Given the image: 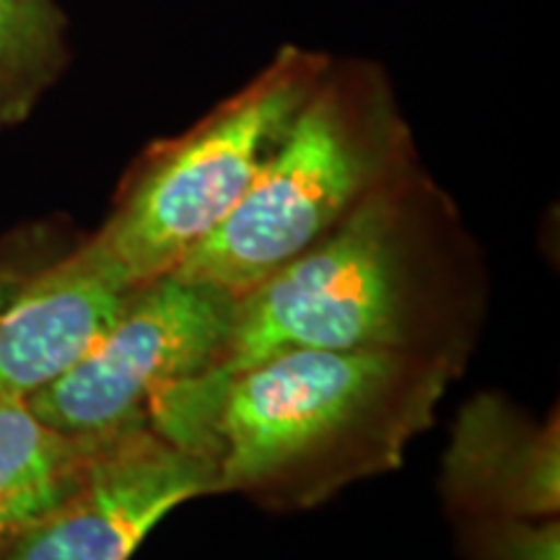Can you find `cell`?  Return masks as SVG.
Returning <instances> with one entry per match:
<instances>
[{
	"label": "cell",
	"instance_id": "cell-9",
	"mask_svg": "<svg viewBox=\"0 0 560 560\" xmlns=\"http://www.w3.org/2000/svg\"><path fill=\"white\" fill-rule=\"evenodd\" d=\"M112 436H68L0 400V552L81 488Z\"/></svg>",
	"mask_w": 560,
	"mask_h": 560
},
{
	"label": "cell",
	"instance_id": "cell-6",
	"mask_svg": "<svg viewBox=\"0 0 560 560\" xmlns=\"http://www.w3.org/2000/svg\"><path fill=\"white\" fill-rule=\"evenodd\" d=\"M219 493L206 457L151 425L112 436L70 499L0 552V560H130L170 511Z\"/></svg>",
	"mask_w": 560,
	"mask_h": 560
},
{
	"label": "cell",
	"instance_id": "cell-11",
	"mask_svg": "<svg viewBox=\"0 0 560 560\" xmlns=\"http://www.w3.org/2000/svg\"><path fill=\"white\" fill-rule=\"evenodd\" d=\"M467 560H560V524L550 520H457Z\"/></svg>",
	"mask_w": 560,
	"mask_h": 560
},
{
	"label": "cell",
	"instance_id": "cell-5",
	"mask_svg": "<svg viewBox=\"0 0 560 560\" xmlns=\"http://www.w3.org/2000/svg\"><path fill=\"white\" fill-rule=\"evenodd\" d=\"M234 296L198 280L140 283L89 353L26 397L34 416L68 436H112L149 425L151 402L210 366L231 330Z\"/></svg>",
	"mask_w": 560,
	"mask_h": 560
},
{
	"label": "cell",
	"instance_id": "cell-12",
	"mask_svg": "<svg viewBox=\"0 0 560 560\" xmlns=\"http://www.w3.org/2000/svg\"><path fill=\"white\" fill-rule=\"evenodd\" d=\"M39 249L32 244H24L19 249L0 252V314L9 310V304L16 299V293L24 289V283L37 272L42 265L50 260H39Z\"/></svg>",
	"mask_w": 560,
	"mask_h": 560
},
{
	"label": "cell",
	"instance_id": "cell-10",
	"mask_svg": "<svg viewBox=\"0 0 560 560\" xmlns=\"http://www.w3.org/2000/svg\"><path fill=\"white\" fill-rule=\"evenodd\" d=\"M66 26L55 0H0V128L24 122L60 79Z\"/></svg>",
	"mask_w": 560,
	"mask_h": 560
},
{
	"label": "cell",
	"instance_id": "cell-1",
	"mask_svg": "<svg viewBox=\"0 0 560 560\" xmlns=\"http://www.w3.org/2000/svg\"><path fill=\"white\" fill-rule=\"evenodd\" d=\"M486 306L478 247L452 200L412 161L327 240L242 293L219 355L161 392L145 423L206 457L229 382L289 350H397L467 369Z\"/></svg>",
	"mask_w": 560,
	"mask_h": 560
},
{
	"label": "cell",
	"instance_id": "cell-7",
	"mask_svg": "<svg viewBox=\"0 0 560 560\" xmlns=\"http://www.w3.org/2000/svg\"><path fill=\"white\" fill-rule=\"evenodd\" d=\"M136 289L89 240L42 265L0 314V400H26L66 374Z\"/></svg>",
	"mask_w": 560,
	"mask_h": 560
},
{
	"label": "cell",
	"instance_id": "cell-3",
	"mask_svg": "<svg viewBox=\"0 0 560 560\" xmlns=\"http://www.w3.org/2000/svg\"><path fill=\"white\" fill-rule=\"evenodd\" d=\"M412 161L382 70L330 60L236 208L172 272L240 299L327 240Z\"/></svg>",
	"mask_w": 560,
	"mask_h": 560
},
{
	"label": "cell",
	"instance_id": "cell-4",
	"mask_svg": "<svg viewBox=\"0 0 560 560\" xmlns=\"http://www.w3.org/2000/svg\"><path fill=\"white\" fill-rule=\"evenodd\" d=\"M330 60L285 45L192 128L149 145L86 236L91 247L130 285L177 270L236 208Z\"/></svg>",
	"mask_w": 560,
	"mask_h": 560
},
{
	"label": "cell",
	"instance_id": "cell-8",
	"mask_svg": "<svg viewBox=\"0 0 560 560\" xmlns=\"http://www.w3.org/2000/svg\"><path fill=\"white\" fill-rule=\"evenodd\" d=\"M441 493L454 522L558 516V418L540 423L495 392L475 395L452 429Z\"/></svg>",
	"mask_w": 560,
	"mask_h": 560
},
{
	"label": "cell",
	"instance_id": "cell-2",
	"mask_svg": "<svg viewBox=\"0 0 560 560\" xmlns=\"http://www.w3.org/2000/svg\"><path fill=\"white\" fill-rule=\"evenodd\" d=\"M465 374L397 350H289L223 389L206 457L219 493L272 511L312 509L350 482L392 472Z\"/></svg>",
	"mask_w": 560,
	"mask_h": 560
}]
</instances>
